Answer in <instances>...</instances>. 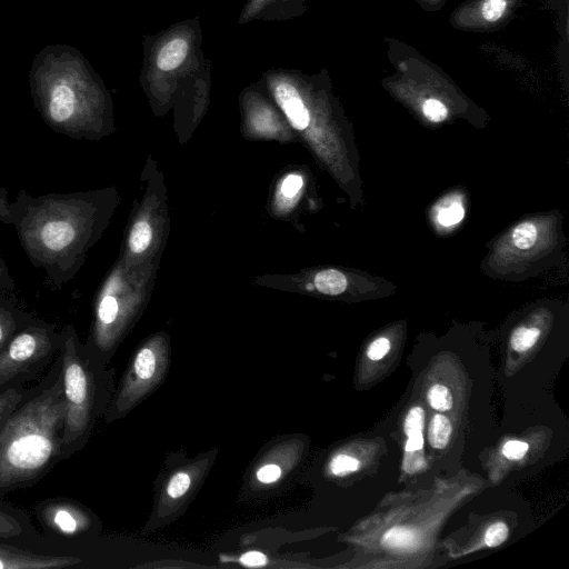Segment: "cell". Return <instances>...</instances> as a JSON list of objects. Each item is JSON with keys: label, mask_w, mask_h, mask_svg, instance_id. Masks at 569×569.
Returning <instances> with one entry per match:
<instances>
[{"label": "cell", "mask_w": 569, "mask_h": 569, "mask_svg": "<svg viewBox=\"0 0 569 569\" xmlns=\"http://www.w3.org/2000/svg\"><path fill=\"white\" fill-rule=\"evenodd\" d=\"M29 81L34 106L52 129L76 137L103 121L109 92L77 48L66 43L42 48L32 60Z\"/></svg>", "instance_id": "1"}, {"label": "cell", "mask_w": 569, "mask_h": 569, "mask_svg": "<svg viewBox=\"0 0 569 569\" xmlns=\"http://www.w3.org/2000/svg\"><path fill=\"white\" fill-rule=\"evenodd\" d=\"M64 416L58 380L6 419L0 428V489L26 486L44 473L60 455Z\"/></svg>", "instance_id": "2"}, {"label": "cell", "mask_w": 569, "mask_h": 569, "mask_svg": "<svg viewBox=\"0 0 569 569\" xmlns=\"http://www.w3.org/2000/svg\"><path fill=\"white\" fill-rule=\"evenodd\" d=\"M200 17L177 21L142 37V67L139 81L154 99L177 94H207L211 62L202 49Z\"/></svg>", "instance_id": "3"}, {"label": "cell", "mask_w": 569, "mask_h": 569, "mask_svg": "<svg viewBox=\"0 0 569 569\" xmlns=\"http://www.w3.org/2000/svg\"><path fill=\"white\" fill-rule=\"evenodd\" d=\"M86 208L76 200H47L24 220L21 236L28 250L44 262L71 259L84 236Z\"/></svg>", "instance_id": "4"}, {"label": "cell", "mask_w": 569, "mask_h": 569, "mask_svg": "<svg viewBox=\"0 0 569 569\" xmlns=\"http://www.w3.org/2000/svg\"><path fill=\"white\" fill-rule=\"evenodd\" d=\"M169 368V350L164 343L151 341L141 346L124 372L110 405L107 421L123 418L163 381Z\"/></svg>", "instance_id": "5"}, {"label": "cell", "mask_w": 569, "mask_h": 569, "mask_svg": "<svg viewBox=\"0 0 569 569\" xmlns=\"http://www.w3.org/2000/svg\"><path fill=\"white\" fill-rule=\"evenodd\" d=\"M62 385L66 402L63 445H70L88 429L93 409V379L79 358L74 341L66 340L63 351Z\"/></svg>", "instance_id": "6"}, {"label": "cell", "mask_w": 569, "mask_h": 569, "mask_svg": "<svg viewBox=\"0 0 569 569\" xmlns=\"http://www.w3.org/2000/svg\"><path fill=\"white\" fill-rule=\"evenodd\" d=\"M213 457L207 456L181 465L168 475L154 506L157 523L161 519L172 517L191 499L208 472Z\"/></svg>", "instance_id": "7"}, {"label": "cell", "mask_w": 569, "mask_h": 569, "mask_svg": "<svg viewBox=\"0 0 569 569\" xmlns=\"http://www.w3.org/2000/svg\"><path fill=\"white\" fill-rule=\"evenodd\" d=\"M51 348L46 330L29 328L17 335L0 352V385L41 360Z\"/></svg>", "instance_id": "8"}, {"label": "cell", "mask_w": 569, "mask_h": 569, "mask_svg": "<svg viewBox=\"0 0 569 569\" xmlns=\"http://www.w3.org/2000/svg\"><path fill=\"white\" fill-rule=\"evenodd\" d=\"M41 518L50 529L68 537L87 531L92 523L91 517L84 508L66 500L44 505L41 509Z\"/></svg>", "instance_id": "9"}, {"label": "cell", "mask_w": 569, "mask_h": 569, "mask_svg": "<svg viewBox=\"0 0 569 569\" xmlns=\"http://www.w3.org/2000/svg\"><path fill=\"white\" fill-rule=\"evenodd\" d=\"M308 0H247L237 23L252 21H287L300 17L307 10Z\"/></svg>", "instance_id": "10"}, {"label": "cell", "mask_w": 569, "mask_h": 569, "mask_svg": "<svg viewBox=\"0 0 569 569\" xmlns=\"http://www.w3.org/2000/svg\"><path fill=\"white\" fill-rule=\"evenodd\" d=\"M78 562L80 559L76 557L39 555L0 545V569L63 568Z\"/></svg>", "instance_id": "11"}, {"label": "cell", "mask_w": 569, "mask_h": 569, "mask_svg": "<svg viewBox=\"0 0 569 569\" xmlns=\"http://www.w3.org/2000/svg\"><path fill=\"white\" fill-rule=\"evenodd\" d=\"M381 543L389 549L413 550L419 545L418 533L409 528L392 527L382 536Z\"/></svg>", "instance_id": "12"}, {"label": "cell", "mask_w": 569, "mask_h": 569, "mask_svg": "<svg viewBox=\"0 0 569 569\" xmlns=\"http://www.w3.org/2000/svg\"><path fill=\"white\" fill-rule=\"evenodd\" d=\"M313 283L319 292L337 296L346 290L348 281L341 271L336 269H327L319 271L316 274Z\"/></svg>", "instance_id": "13"}, {"label": "cell", "mask_w": 569, "mask_h": 569, "mask_svg": "<svg viewBox=\"0 0 569 569\" xmlns=\"http://www.w3.org/2000/svg\"><path fill=\"white\" fill-rule=\"evenodd\" d=\"M452 432V426L448 418L441 415H436L428 429L429 443L437 449H442L448 445Z\"/></svg>", "instance_id": "14"}, {"label": "cell", "mask_w": 569, "mask_h": 569, "mask_svg": "<svg viewBox=\"0 0 569 569\" xmlns=\"http://www.w3.org/2000/svg\"><path fill=\"white\" fill-rule=\"evenodd\" d=\"M152 238V231L147 221H137L129 236V248L133 253L143 252Z\"/></svg>", "instance_id": "15"}, {"label": "cell", "mask_w": 569, "mask_h": 569, "mask_svg": "<svg viewBox=\"0 0 569 569\" xmlns=\"http://www.w3.org/2000/svg\"><path fill=\"white\" fill-rule=\"evenodd\" d=\"M539 337L538 328L519 327L512 332L510 343L516 351L523 352L533 347Z\"/></svg>", "instance_id": "16"}, {"label": "cell", "mask_w": 569, "mask_h": 569, "mask_svg": "<svg viewBox=\"0 0 569 569\" xmlns=\"http://www.w3.org/2000/svg\"><path fill=\"white\" fill-rule=\"evenodd\" d=\"M282 475L283 468L281 465L276 463V460H267L256 469L254 478L259 483L269 486L278 482Z\"/></svg>", "instance_id": "17"}, {"label": "cell", "mask_w": 569, "mask_h": 569, "mask_svg": "<svg viewBox=\"0 0 569 569\" xmlns=\"http://www.w3.org/2000/svg\"><path fill=\"white\" fill-rule=\"evenodd\" d=\"M512 240L517 248L527 250L531 248L537 240V228L531 222H523L517 226L512 232Z\"/></svg>", "instance_id": "18"}, {"label": "cell", "mask_w": 569, "mask_h": 569, "mask_svg": "<svg viewBox=\"0 0 569 569\" xmlns=\"http://www.w3.org/2000/svg\"><path fill=\"white\" fill-rule=\"evenodd\" d=\"M430 406L439 411L449 410L452 407V396L449 389L442 385H433L428 391Z\"/></svg>", "instance_id": "19"}, {"label": "cell", "mask_w": 569, "mask_h": 569, "mask_svg": "<svg viewBox=\"0 0 569 569\" xmlns=\"http://www.w3.org/2000/svg\"><path fill=\"white\" fill-rule=\"evenodd\" d=\"M359 468V461L346 453H339L332 457L329 462L330 472L338 477L349 475Z\"/></svg>", "instance_id": "20"}, {"label": "cell", "mask_w": 569, "mask_h": 569, "mask_svg": "<svg viewBox=\"0 0 569 569\" xmlns=\"http://www.w3.org/2000/svg\"><path fill=\"white\" fill-rule=\"evenodd\" d=\"M463 214L465 210L461 203L459 201H452L439 209L437 219L440 224L449 227L459 223Z\"/></svg>", "instance_id": "21"}, {"label": "cell", "mask_w": 569, "mask_h": 569, "mask_svg": "<svg viewBox=\"0 0 569 569\" xmlns=\"http://www.w3.org/2000/svg\"><path fill=\"white\" fill-rule=\"evenodd\" d=\"M22 395L16 389H7L0 393V426L16 410Z\"/></svg>", "instance_id": "22"}, {"label": "cell", "mask_w": 569, "mask_h": 569, "mask_svg": "<svg viewBox=\"0 0 569 569\" xmlns=\"http://www.w3.org/2000/svg\"><path fill=\"white\" fill-rule=\"evenodd\" d=\"M507 4V0H485L481 6V14L486 21L495 22L502 17Z\"/></svg>", "instance_id": "23"}, {"label": "cell", "mask_w": 569, "mask_h": 569, "mask_svg": "<svg viewBox=\"0 0 569 569\" xmlns=\"http://www.w3.org/2000/svg\"><path fill=\"white\" fill-rule=\"evenodd\" d=\"M425 422V411L420 407H413L405 420V431L407 436L422 433Z\"/></svg>", "instance_id": "24"}, {"label": "cell", "mask_w": 569, "mask_h": 569, "mask_svg": "<svg viewBox=\"0 0 569 569\" xmlns=\"http://www.w3.org/2000/svg\"><path fill=\"white\" fill-rule=\"evenodd\" d=\"M422 111L425 117L432 122H440L447 118V107L437 99H428L423 102Z\"/></svg>", "instance_id": "25"}, {"label": "cell", "mask_w": 569, "mask_h": 569, "mask_svg": "<svg viewBox=\"0 0 569 569\" xmlns=\"http://www.w3.org/2000/svg\"><path fill=\"white\" fill-rule=\"evenodd\" d=\"M508 527L506 523L499 521L488 527L485 533V542L489 547H497L501 545L508 537Z\"/></svg>", "instance_id": "26"}, {"label": "cell", "mask_w": 569, "mask_h": 569, "mask_svg": "<svg viewBox=\"0 0 569 569\" xmlns=\"http://www.w3.org/2000/svg\"><path fill=\"white\" fill-rule=\"evenodd\" d=\"M16 329L14 320L10 312L0 308V352Z\"/></svg>", "instance_id": "27"}, {"label": "cell", "mask_w": 569, "mask_h": 569, "mask_svg": "<svg viewBox=\"0 0 569 569\" xmlns=\"http://www.w3.org/2000/svg\"><path fill=\"white\" fill-rule=\"evenodd\" d=\"M21 532L22 527L13 517L0 511V538L18 536Z\"/></svg>", "instance_id": "28"}, {"label": "cell", "mask_w": 569, "mask_h": 569, "mask_svg": "<svg viewBox=\"0 0 569 569\" xmlns=\"http://www.w3.org/2000/svg\"><path fill=\"white\" fill-rule=\"evenodd\" d=\"M528 450V443L519 440H510L503 445L502 453L510 460L521 459Z\"/></svg>", "instance_id": "29"}, {"label": "cell", "mask_w": 569, "mask_h": 569, "mask_svg": "<svg viewBox=\"0 0 569 569\" xmlns=\"http://www.w3.org/2000/svg\"><path fill=\"white\" fill-rule=\"evenodd\" d=\"M390 350V341L387 338H378L370 343L367 349V356L371 360L382 359Z\"/></svg>", "instance_id": "30"}, {"label": "cell", "mask_w": 569, "mask_h": 569, "mask_svg": "<svg viewBox=\"0 0 569 569\" xmlns=\"http://www.w3.org/2000/svg\"><path fill=\"white\" fill-rule=\"evenodd\" d=\"M237 561L246 567H263L268 563L266 555L257 550L244 552Z\"/></svg>", "instance_id": "31"}, {"label": "cell", "mask_w": 569, "mask_h": 569, "mask_svg": "<svg viewBox=\"0 0 569 569\" xmlns=\"http://www.w3.org/2000/svg\"><path fill=\"white\" fill-rule=\"evenodd\" d=\"M302 187V178L298 174L288 176L281 186V191L286 197H293Z\"/></svg>", "instance_id": "32"}, {"label": "cell", "mask_w": 569, "mask_h": 569, "mask_svg": "<svg viewBox=\"0 0 569 569\" xmlns=\"http://www.w3.org/2000/svg\"><path fill=\"white\" fill-rule=\"evenodd\" d=\"M423 446V436L422 433L408 436V441L406 446L407 451H417L420 450Z\"/></svg>", "instance_id": "33"}, {"label": "cell", "mask_w": 569, "mask_h": 569, "mask_svg": "<svg viewBox=\"0 0 569 569\" xmlns=\"http://www.w3.org/2000/svg\"><path fill=\"white\" fill-rule=\"evenodd\" d=\"M0 273H1V268H0Z\"/></svg>", "instance_id": "34"}]
</instances>
